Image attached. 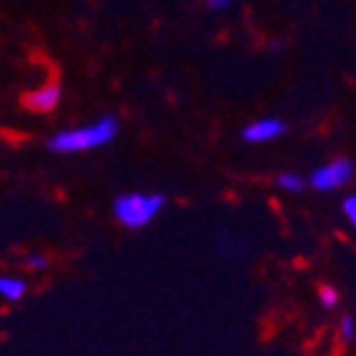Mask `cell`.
Here are the masks:
<instances>
[{"label": "cell", "instance_id": "obj_6", "mask_svg": "<svg viewBox=\"0 0 356 356\" xmlns=\"http://www.w3.org/2000/svg\"><path fill=\"white\" fill-rule=\"evenodd\" d=\"M25 282L18 280V277H0V299H6V302H18L23 299L25 294Z\"/></svg>", "mask_w": 356, "mask_h": 356}, {"label": "cell", "instance_id": "obj_3", "mask_svg": "<svg viewBox=\"0 0 356 356\" xmlns=\"http://www.w3.org/2000/svg\"><path fill=\"white\" fill-rule=\"evenodd\" d=\"M351 172H354V165H351L349 160H344V157H339V160H332L329 165L314 170V175L309 177V182H312L314 190L332 192V190H339L341 184L349 182Z\"/></svg>", "mask_w": 356, "mask_h": 356}, {"label": "cell", "instance_id": "obj_9", "mask_svg": "<svg viewBox=\"0 0 356 356\" xmlns=\"http://www.w3.org/2000/svg\"><path fill=\"white\" fill-rule=\"evenodd\" d=\"M339 337H341V341H351L354 339V319L349 314H344L341 321H339Z\"/></svg>", "mask_w": 356, "mask_h": 356}, {"label": "cell", "instance_id": "obj_5", "mask_svg": "<svg viewBox=\"0 0 356 356\" xmlns=\"http://www.w3.org/2000/svg\"><path fill=\"white\" fill-rule=\"evenodd\" d=\"M25 102H28L33 110H38V113H48V110H53V107L60 102V88L53 83V85H48V88L35 90L33 95H28Z\"/></svg>", "mask_w": 356, "mask_h": 356}, {"label": "cell", "instance_id": "obj_1", "mask_svg": "<svg viewBox=\"0 0 356 356\" xmlns=\"http://www.w3.org/2000/svg\"><path fill=\"white\" fill-rule=\"evenodd\" d=\"M120 125L113 115H105L97 122L88 127H75V130L58 132V135L50 137L48 147L58 154H72V152H88V149L102 147V145H110L118 137Z\"/></svg>", "mask_w": 356, "mask_h": 356}, {"label": "cell", "instance_id": "obj_7", "mask_svg": "<svg viewBox=\"0 0 356 356\" xmlns=\"http://www.w3.org/2000/svg\"><path fill=\"white\" fill-rule=\"evenodd\" d=\"M277 184H280L282 190H286V192H302L304 190V179L299 177V175H291V172L280 175Z\"/></svg>", "mask_w": 356, "mask_h": 356}, {"label": "cell", "instance_id": "obj_8", "mask_svg": "<svg viewBox=\"0 0 356 356\" xmlns=\"http://www.w3.org/2000/svg\"><path fill=\"white\" fill-rule=\"evenodd\" d=\"M319 302H321V307H324V309H334V307L339 304L337 289H334V286H321V291H319Z\"/></svg>", "mask_w": 356, "mask_h": 356}, {"label": "cell", "instance_id": "obj_11", "mask_svg": "<svg viewBox=\"0 0 356 356\" xmlns=\"http://www.w3.org/2000/svg\"><path fill=\"white\" fill-rule=\"evenodd\" d=\"M28 267L30 269H45V267H48V259H45V257H40V254L30 257V259H28Z\"/></svg>", "mask_w": 356, "mask_h": 356}, {"label": "cell", "instance_id": "obj_12", "mask_svg": "<svg viewBox=\"0 0 356 356\" xmlns=\"http://www.w3.org/2000/svg\"><path fill=\"white\" fill-rule=\"evenodd\" d=\"M207 3H209L212 10H225V8H229L234 0H207Z\"/></svg>", "mask_w": 356, "mask_h": 356}, {"label": "cell", "instance_id": "obj_4", "mask_svg": "<svg viewBox=\"0 0 356 356\" xmlns=\"http://www.w3.org/2000/svg\"><path fill=\"white\" fill-rule=\"evenodd\" d=\"M284 132H286L284 122H280V120L274 118H264L244 127L242 137L247 143H267V140H274V137L284 135Z\"/></svg>", "mask_w": 356, "mask_h": 356}, {"label": "cell", "instance_id": "obj_10", "mask_svg": "<svg viewBox=\"0 0 356 356\" xmlns=\"http://www.w3.org/2000/svg\"><path fill=\"white\" fill-rule=\"evenodd\" d=\"M341 209H344L346 220H349L351 225H354V222H356V197H354V195L346 197L344 202H341Z\"/></svg>", "mask_w": 356, "mask_h": 356}, {"label": "cell", "instance_id": "obj_2", "mask_svg": "<svg viewBox=\"0 0 356 356\" xmlns=\"http://www.w3.org/2000/svg\"><path fill=\"white\" fill-rule=\"evenodd\" d=\"M165 207V197L162 195H143V192H132V195H122L115 200L113 209L127 229H140V227L149 225L157 217V212Z\"/></svg>", "mask_w": 356, "mask_h": 356}]
</instances>
